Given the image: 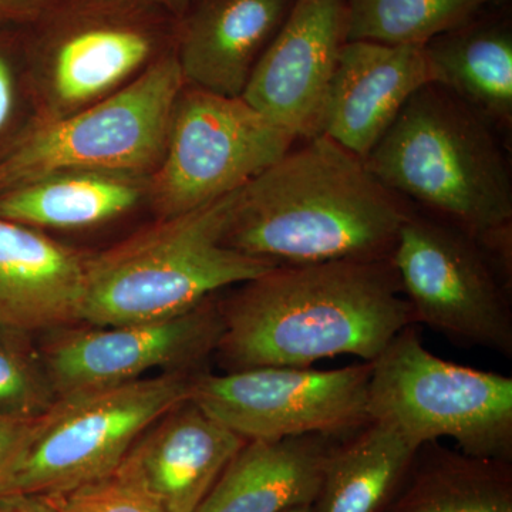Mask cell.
<instances>
[{
  "instance_id": "f546056e",
  "label": "cell",
  "mask_w": 512,
  "mask_h": 512,
  "mask_svg": "<svg viewBox=\"0 0 512 512\" xmlns=\"http://www.w3.org/2000/svg\"><path fill=\"white\" fill-rule=\"evenodd\" d=\"M141 2L156 6V8L170 13L171 16L180 20L185 15V12L191 8L195 0H141Z\"/></svg>"
},
{
  "instance_id": "2e32d148",
  "label": "cell",
  "mask_w": 512,
  "mask_h": 512,
  "mask_svg": "<svg viewBox=\"0 0 512 512\" xmlns=\"http://www.w3.org/2000/svg\"><path fill=\"white\" fill-rule=\"evenodd\" d=\"M295 0H195L178 20L175 55L187 86L241 97Z\"/></svg>"
},
{
  "instance_id": "d4e9b609",
  "label": "cell",
  "mask_w": 512,
  "mask_h": 512,
  "mask_svg": "<svg viewBox=\"0 0 512 512\" xmlns=\"http://www.w3.org/2000/svg\"><path fill=\"white\" fill-rule=\"evenodd\" d=\"M59 512H165L136 478L117 468L59 498Z\"/></svg>"
},
{
  "instance_id": "4fadbf2b",
  "label": "cell",
  "mask_w": 512,
  "mask_h": 512,
  "mask_svg": "<svg viewBox=\"0 0 512 512\" xmlns=\"http://www.w3.org/2000/svg\"><path fill=\"white\" fill-rule=\"evenodd\" d=\"M346 42V0H295L256 64L242 99L298 140L320 136L330 84Z\"/></svg>"
},
{
  "instance_id": "9a60e30c",
  "label": "cell",
  "mask_w": 512,
  "mask_h": 512,
  "mask_svg": "<svg viewBox=\"0 0 512 512\" xmlns=\"http://www.w3.org/2000/svg\"><path fill=\"white\" fill-rule=\"evenodd\" d=\"M245 443L188 399L154 421L119 467L165 512H195Z\"/></svg>"
},
{
  "instance_id": "ba28073f",
  "label": "cell",
  "mask_w": 512,
  "mask_h": 512,
  "mask_svg": "<svg viewBox=\"0 0 512 512\" xmlns=\"http://www.w3.org/2000/svg\"><path fill=\"white\" fill-rule=\"evenodd\" d=\"M184 86L174 46L107 99L62 119L35 121L0 158V194L73 171L150 177Z\"/></svg>"
},
{
  "instance_id": "4316f807",
  "label": "cell",
  "mask_w": 512,
  "mask_h": 512,
  "mask_svg": "<svg viewBox=\"0 0 512 512\" xmlns=\"http://www.w3.org/2000/svg\"><path fill=\"white\" fill-rule=\"evenodd\" d=\"M59 0H0V29H28Z\"/></svg>"
},
{
  "instance_id": "ffe728a7",
  "label": "cell",
  "mask_w": 512,
  "mask_h": 512,
  "mask_svg": "<svg viewBox=\"0 0 512 512\" xmlns=\"http://www.w3.org/2000/svg\"><path fill=\"white\" fill-rule=\"evenodd\" d=\"M148 178L73 171L0 194V218L32 228L84 229L127 214L147 197Z\"/></svg>"
},
{
  "instance_id": "603a6c76",
  "label": "cell",
  "mask_w": 512,
  "mask_h": 512,
  "mask_svg": "<svg viewBox=\"0 0 512 512\" xmlns=\"http://www.w3.org/2000/svg\"><path fill=\"white\" fill-rule=\"evenodd\" d=\"M491 0H346L348 42L424 47L483 13Z\"/></svg>"
},
{
  "instance_id": "5b68a950",
  "label": "cell",
  "mask_w": 512,
  "mask_h": 512,
  "mask_svg": "<svg viewBox=\"0 0 512 512\" xmlns=\"http://www.w3.org/2000/svg\"><path fill=\"white\" fill-rule=\"evenodd\" d=\"M178 19L141 0H59L25 29L36 121L107 99L175 46Z\"/></svg>"
},
{
  "instance_id": "ac0fdd59",
  "label": "cell",
  "mask_w": 512,
  "mask_h": 512,
  "mask_svg": "<svg viewBox=\"0 0 512 512\" xmlns=\"http://www.w3.org/2000/svg\"><path fill=\"white\" fill-rule=\"evenodd\" d=\"M342 439L309 434L247 441L195 512H286L312 507Z\"/></svg>"
},
{
  "instance_id": "9c48e42d",
  "label": "cell",
  "mask_w": 512,
  "mask_h": 512,
  "mask_svg": "<svg viewBox=\"0 0 512 512\" xmlns=\"http://www.w3.org/2000/svg\"><path fill=\"white\" fill-rule=\"evenodd\" d=\"M298 141L242 97L185 84L147 197L158 218L197 210L241 190Z\"/></svg>"
},
{
  "instance_id": "4dcf8cb0",
  "label": "cell",
  "mask_w": 512,
  "mask_h": 512,
  "mask_svg": "<svg viewBox=\"0 0 512 512\" xmlns=\"http://www.w3.org/2000/svg\"><path fill=\"white\" fill-rule=\"evenodd\" d=\"M286 512H312V507L296 508V510H291V511H286Z\"/></svg>"
},
{
  "instance_id": "3957f363",
  "label": "cell",
  "mask_w": 512,
  "mask_h": 512,
  "mask_svg": "<svg viewBox=\"0 0 512 512\" xmlns=\"http://www.w3.org/2000/svg\"><path fill=\"white\" fill-rule=\"evenodd\" d=\"M365 163L414 210L473 238L512 225L504 138L443 84L410 97Z\"/></svg>"
},
{
  "instance_id": "8fae6325",
  "label": "cell",
  "mask_w": 512,
  "mask_h": 512,
  "mask_svg": "<svg viewBox=\"0 0 512 512\" xmlns=\"http://www.w3.org/2000/svg\"><path fill=\"white\" fill-rule=\"evenodd\" d=\"M370 362L316 370L256 367L198 373L192 402L247 441L320 436L345 439L369 423Z\"/></svg>"
},
{
  "instance_id": "e0dca14e",
  "label": "cell",
  "mask_w": 512,
  "mask_h": 512,
  "mask_svg": "<svg viewBox=\"0 0 512 512\" xmlns=\"http://www.w3.org/2000/svg\"><path fill=\"white\" fill-rule=\"evenodd\" d=\"M89 255L0 218V326L50 332L76 325Z\"/></svg>"
},
{
  "instance_id": "7402d4cb",
  "label": "cell",
  "mask_w": 512,
  "mask_h": 512,
  "mask_svg": "<svg viewBox=\"0 0 512 512\" xmlns=\"http://www.w3.org/2000/svg\"><path fill=\"white\" fill-rule=\"evenodd\" d=\"M387 512H512L508 461L423 444Z\"/></svg>"
},
{
  "instance_id": "83f0119b",
  "label": "cell",
  "mask_w": 512,
  "mask_h": 512,
  "mask_svg": "<svg viewBox=\"0 0 512 512\" xmlns=\"http://www.w3.org/2000/svg\"><path fill=\"white\" fill-rule=\"evenodd\" d=\"M0 512H59V498L37 494L0 495Z\"/></svg>"
},
{
  "instance_id": "6da1fadb",
  "label": "cell",
  "mask_w": 512,
  "mask_h": 512,
  "mask_svg": "<svg viewBox=\"0 0 512 512\" xmlns=\"http://www.w3.org/2000/svg\"><path fill=\"white\" fill-rule=\"evenodd\" d=\"M224 372L311 367L356 356L373 362L414 325L392 259L275 266L218 298Z\"/></svg>"
},
{
  "instance_id": "7c38bea8",
  "label": "cell",
  "mask_w": 512,
  "mask_h": 512,
  "mask_svg": "<svg viewBox=\"0 0 512 512\" xmlns=\"http://www.w3.org/2000/svg\"><path fill=\"white\" fill-rule=\"evenodd\" d=\"M222 333L217 296L173 318L64 326L40 346L57 397L144 379L154 370L200 373Z\"/></svg>"
},
{
  "instance_id": "277c9868",
  "label": "cell",
  "mask_w": 512,
  "mask_h": 512,
  "mask_svg": "<svg viewBox=\"0 0 512 512\" xmlns=\"http://www.w3.org/2000/svg\"><path fill=\"white\" fill-rule=\"evenodd\" d=\"M234 195L158 218L89 255L80 322L114 326L173 318L275 268L222 244Z\"/></svg>"
},
{
  "instance_id": "cb8c5ba5",
  "label": "cell",
  "mask_w": 512,
  "mask_h": 512,
  "mask_svg": "<svg viewBox=\"0 0 512 512\" xmlns=\"http://www.w3.org/2000/svg\"><path fill=\"white\" fill-rule=\"evenodd\" d=\"M29 335L0 326V416L10 419L36 420L57 400L42 352Z\"/></svg>"
},
{
  "instance_id": "f1b7e54d",
  "label": "cell",
  "mask_w": 512,
  "mask_h": 512,
  "mask_svg": "<svg viewBox=\"0 0 512 512\" xmlns=\"http://www.w3.org/2000/svg\"><path fill=\"white\" fill-rule=\"evenodd\" d=\"M32 421L0 416V470L18 450Z\"/></svg>"
},
{
  "instance_id": "1f68e13d",
  "label": "cell",
  "mask_w": 512,
  "mask_h": 512,
  "mask_svg": "<svg viewBox=\"0 0 512 512\" xmlns=\"http://www.w3.org/2000/svg\"><path fill=\"white\" fill-rule=\"evenodd\" d=\"M507 2V0H491V3H497V5H500V3Z\"/></svg>"
},
{
  "instance_id": "44dd1931",
  "label": "cell",
  "mask_w": 512,
  "mask_h": 512,
  "mask_svg": "<svg viewBox=\"0 0 512 512\" xmlns=\"http://www.w3.org/2000/svg\"><path fill=\"white\" fill-rule=\"evenodd\" d=\"M420 446L370 420L336 443L312 512H384L409 476Z\"/></svg>"
},
{
  "instance_id": "7a4b0ae2",
  "label": "cell",
  "mask_w": 512,
  "mask_h": 512,
  "mask_svg": "<svg viewBox=\"0 0 512 512\" xmlns=\"http://www.w3.org/2000/svg\"><path fill=\"white\" fill-rule=\"evenodd\" d=\"M414 208L320 134L235 192L222 244L275 266L392 256Z\"/></svg>"
},
{
  "instance_id": "484cf974",
  "label": "cell",
  "mask_w": 512,
  "mask_h": 512,
  "mask_svg": "<svg viewBox=\"0 0 512 512\" xmlns=\"http://www.w3.org/2000/svg\"><path fill=\"white\" fill-rule=\"evenodd\" d=\"M25 43V30L0 29V133L16 106V70L13 53Z\"/></svg>"
},
{
  "instance_id": "8992f818",
  "label": "cell",
  "mask_w": 512,
  "mask_h": 512,
  "mask_svg": "<svg viewBox=\"0 0 512 512\" xmlns=\"http://www.w3.org/2000/svg\"><path fill=\"white\" fill-rule=\"evenodd\" d=\"M197 375L163 373L57 397L0 470V495L62 498L110 476L154 421L190 399Z\"/></svg>"
},
{
  "instance_id": "5bb4252c",
  "label": "cell",
  "mask_w": 512,
  "mask_h": 512,
  "mask_svg": "<svg viewBox=\"0 0 512 512\" xmlns=\"http://www.w3.org/2000/svg\"><path fill=\"white\" fill-rule=\"evenodd\" d=\"M429 83H436V73L424 47L349 40L330 84L322 134L365 160L410 97Z\"/></svg>"
},
{
  "instance_id": "30bf717a",
  "label": "cell",
  "mask_w": 512,
  "mask_h": 512,
  "mask_svg": "<svg viewBox=\"0 0 512 512\" xmlns=\"http://www.w3.org/2000/svg\"><path fill=\"white\" fill-rule=\"evenodd\" d=\"M390 259L414 325L512 357V288L476 238L413 210Z\"/></svg>"
},
{
  "instance_id": "52a82bcc",
  "label": "cell",
  "mask_w": 512,
  "mask_h": 512,
  "mask_svg": "<svg viewBox=\"0 0 512 512\" xmlns=\"http://www.w3.org/2000/svg\"><path fill=\"white\" fill-rule=\"evenodd\" d=\"M369 420L417 446L451 439L467 456L512 460V379L448 362L409 326L370 362Z\"/></svg>"
},
{
  "instance_id": "d6986e66",
  "label": "cell",
  "mask_w": 512,
  "mask_h": 512,
  "mask_svg": "<svg viewBox=\"0 0 512 512\" xmlns=\"http://www.w3.org/2000/svg\"><path fill=\"white\" fill-rule=\"evenodd\" d=\"M436 83L510 137L512 128V28L505 16L480 13L434 37L426 46Z\"/></svg>"
}]
</instances>
